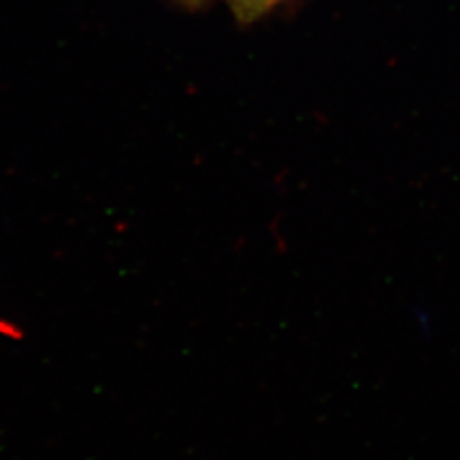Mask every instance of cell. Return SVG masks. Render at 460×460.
Returning <instances> with one entry per match:
<instances>
[{"label": "cell", "mask_w": 460, "mask_h": 460, "mask_svg": "<svg viewBox=\"0 0 460 460\" xmlns=\"http://www.w3.org/2000/svg\"><path fill=\"white\" fill-rule=\"evenodd\" d=\"M241 26H249L288 0H224Z\"/></svg>", "instance_id": "1"}, {"label": "cell", "mask_w": 460, "mask_h": 460, "mask_svg": "<svg viewBox=\"0 0 460 460\" xmlns=\"http://www.w3.org/2000/svg\"><path fill=\"white\" fill-rule=\"evenodd\" d=\"M172 2H176L178 5L186 7V9H199L205 5L207 0H172Z\"/></svg>", "instance_id": "2"}]
</instances>
